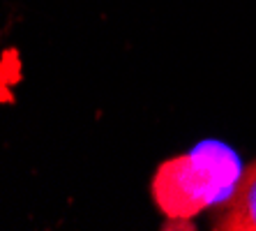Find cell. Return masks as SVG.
Here are the masks:
<instances>
[{
  "label": "cell",
  "instance_id": "6da1fadb",
  "mask_svg": "<svg viewBox=\"0 0 256 231\" xmlns=\"http://www.w3.org/2000/svg\"><path fill=\"white\" fill-rule=\"evenodd\" d=\"M240 176V160L231 148L203 143L192 153L162 162L152 178V199L168 219L190 222L233 192Z\"/></svg>",
  "mask_w": 256,
  "mask_h": 231
},
{
  "label": "cell",
  "instance_id": "7a4b0ae2",
  "mask_svg": "<svg viewBox=\"0 0 256 231\" xmlns=\"http://www.w3.org/2000/svg\"><path fill=\"white\" fill-rule=\"evenodd\" d=\"M222 231H256V164L240 176L226 210L217 219Z\"/></svg>",
  "mask_w": 256,
  "mask_h": 231
}]
</instances>
